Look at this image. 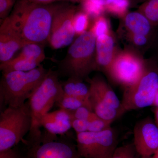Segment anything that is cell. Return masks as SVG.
I'll return each mask as SVG.
<instances>
[{"label": "cell", "instance_id": "6da1fadb", "mask_svg": "<svg viewBox=\"0 0 158 158\" xmlns=\"http://www.w3.org/2000/svg\"><path fill=\"white\" fill-rule=\"evenodd\" d=\"M59 6L19 0L8 17L26 44L44 45L48 42L53 17Z\"/></svg>", "mask_w": 158, "mask_h": 158}, {"label": "cell", "instance_id": "7a4b0ae2", "mask_svg": "<svg viewBox=\"0 0 158 158\" xmlns=\"http://www.w3.org/2000/svg\"><path fill=\"white\" fill-rule=\"evenodd\" d=\"M57 71L49 69L46 75L28 100L32 124L27 141L28 146L40 144L42 135L40 129L43 117L49 113L63 93Z\"/></svg>", "mask_w": 158, "mask_h": 158}, {"label": "cell", "instance_id": "3957f363", "mask_svg": "<svg viewBox=\"0 0 158 158\" xmlns=\"http://www.w3.org/2000/svg\"><path fill=\"white\" fill-rule=\"evenodd\" d=\"M96 37L88 30L70 44L64 59L59 61V75L83 81L97 70L95 54Z\"/></svg>", "mask_w": 158, "mask_h": 158}, {"label": "cell", "instance_id": "277c9868", "mask_svg": "<svg viewBox=\"0 0 158 158\" xmlns=\"http://www.w3.org/2000/svg\"><path fill=\"white\" fill-rule=\"evenodd\" d=\"M48 70L41 65L29 71L2 72L0 82L1 108L17 107L26 102Z\"/></svg>", "mask_w": 158, "mask_h": 158}, {"label": "cell", "instance_id": "5b68a950", "mask_svg": "<svg viewBox=\"0 0 158 158\" xmlns=\"http://www.w3.org/2000/svg\"><path fill=\"white\" fill-rule=\"evenodd\" d=\"M32 118L28 102L17 107H7L0 114V152L14 148L28 134Z\"/></svg>", "mask_w": 158, "mask_h": 158}, {"label": "cell", "instance_id": "8992f818", "mask_svg": "<svg viewBox=\"0 0 158 158\" xmlns=\"http://www.w3.org/2000/svg\"><path fill=\"white\" fill-rule=\"evenodd\" d=\"M158 91V73L146 67L144 73L135 84L125 88L117 118L128 111L152 106Z\"/></svg>", "mask_w": 158, "mask_h": 158}, {"label": "cell", "instance_id": "52a82bcc", "mask_svg": "<svg viewBox=\"0 0 158 158\" xmlns=\"http://www.w3.org/2000/svg\"><path fill=\"white\" fill-rule=\"evenodd\" d=\"M146 64L139 54L132 49L117 52L107 74L115 82L129 87L144 73Z\"/></svg>", "mask_w": 158, "mask_h": 158}, {"label": "cell", "instance_id": "ba28073f", "mask_svg": "<svg viewBox=\"0 0 158 158\" xmlns=\"http://www.w3.org/2000/svg\"><path fill=\"white\" fill-rule=\"evenodd\" d=\"M89 84L92 110L100 118L113 123L117 118L120 102L110 85L98 76L86 79Z\"/></svg>", "mask_w": 158, "mask_h": 158}, {"label": "cell", "instance_id": "9c48e42d", "mask_svg": "<svg viewBox=\"0 0 158 158\" xmlns=\"http://www.w3.org/2000/svg\"><path fill=\"white\" fill-rule=\"evenodd\" d=\"M117 135L112 127L98 132L77 134V147L83 158H110L116 148Z\"/></svg>", "mask_w": 158, "mask_h": 158}, {"label": "cell", "instance_id": "30bf717a", "mask_svg": "<svg viewBox=\"0 0 158 158\" xmlns=\"http://www.w3.org/2000/svg\"><path fill=\"white\" fill-rule=\"evenodd\" d=\"M76 8L72 6H59L54 13L48 42L54 49L70 45L75 37L73 20Z\"/></svg>", "mask_w": 158, "mask_h": 158}, {"label": "cell", "instance_id": "8fae6325", "mask_svg": "<svg viewBox=\"0 0 158 158\" xmlns=\"http://www.w3.org/2000/svg\"><path fill=\"white\" fill-rule=\"evenodd\" d=\"M27 158H83L77 145L66 141H44L28 146Z\"/></svg>", "mask_w": 158, "mask_h": 158}, {"label": "cell", "instance_id": "7c38bea8", "mask_svg": "<svg viewBox=\"0 0 158 158\" xmlns=\"http://www.w3.org/2000/svg\"><path fill=\"white\" fill-rule=\"evenodd\" d=\"M134 145L140 156H151L158 148V127L150 118L136 123L134 128Z\"/></svg>", "mask_w": 158, "mask_h": 158}, {"label": "cell", "instance_id": "4fadbf2b", "mask_svg": "<svg viewBox=\"0 0 158 158\" xmlns=\"http://www.w3.org/2000/svg\"><path fill=\"white\" fill-rule=\"evenodd\" d=\"M27 44L12 27L9 17L1 23L0 64L10 61Z\"/></svg>", "mask_w": 158, "mask_h": 158}, {"label": "cell", "instance_id": "5bb4252c", "mask_svg": "<svg viewBox=\"0 0 158 158\" xmlns=\"http://www.w3.org/2000/svg\"><path fill=\"white\" fill-rule=\"evenodd\" d=\"M41 125L48 134L42 137V142L56 140V135L65 134L72 128L70 113L62 109L49 112L43 117Z\"/></svg>", "mask_w": 158, "mask_h": 158}, {"label": "cell", "instance_id": "9a60e30c", "mask_svg": "<svg viewBox=\"0 0 158 158\" xmlns=\"http://www.w3.org/2000/svg\"><path fill=\"white\" fill-rule=\"evenodd\" d=\"M118 51L111 33L96 38L95 54L97 70L107 73Z\"/></svg>", "mask_w": 158, "mask_h": 158}, {"label": "cell", "instance_id": "2e32d148", "mask_svg": "<svg viewBox=\"0 0 158 158\" xmlns=\"http://www.w3.org/2000/svg\"><path fill=\"white\" fill-rule=\"evenodd\" d=\"M123 18L127 32L150 37L154 26L144 15L135 11L127 13Z\"/></svg>", "mask_w": 158, "mask_h": 158}, {"label": "cell", "instance_id": "e0dca14e", "mask_svg": "<svg viewBox=\"0 0 158 158\" xmlns=\"http://www.w3.org/2000/svg\"><path fill=\"white\" fill-rule=\"evenodd\" d=\"M112 123L98 117L89 121L75 119L73 122L72 127L77 134L86 132H98L111 127Z\"/></svg>", "mask_w": 158, "mask_h": 158}, {"label": "cell", "instance_id": "ac0fdd59", "mask_svg": "<svg viewBox=\"0 0 158 158\" xmlns=\"http://www.w3.org/2000/svg\"><path fill=\"white\" fill-rule=\"evenodd\" d=\"M63 92L70 96L89 99L90 89L83 81L68 78L65 81L61 82Z\"/></svg>", "mask_w": 158, "mask_h": 158}, {"label": "cell", "instance_id": "d6986e66", "mask_svg": "<svg viewBox=\"0 0 158 158\" xmlns=\"http://www.w3.org/2000/svg\"><path fill=\"white\" fill-rule=\"evenodd\" d=\"M56 105L59 109L68 111H73L82 107L88 108L92 110L90 100L70 96L65 94L64 92L59 98Z\"/></svg>", "mask_w": 158, "mask_h": 158}, {"label": "cell", "instance_id": "ffe728a7", "mask_svg": "<svg viewBox=\"0 0 158 158\" xmlns=\"http://www.w3.org/2000/svg\"><path fill=\"white\" fill-rule=\"evenodd\" d=\"M18 56L25 57L40 64L46 58L43 45L36 43L26 44L22 48Z\"/></svg>", "mask_w": 158, "mask_h": 158}, {"label": "cell", "instance_id": "44dd1931", "mask_svg": "<svg viewBox=\"0 0 158 158\" xmlns=\"http://www.w3.org/2000/svg\"><path fill=\"white\" fill-rule=\"evenodd\" d=\"M139 12L147 18L153 26L158 25V0H148L140 7Z\"/></svg>", "mask_w": 158, "mask_h": 158}, {"label": "cell", "instance_id": "7402d4cb", "mask_svg": "<svg viewBox=\"0 0 158 158\" xmlns=\"http://www.w3.org/2000/svg\"><path fill=\"white\" fill-rule=\"evenodd\" d=\"M90 17L83 11H76L73 17V24L76 35L78 37L87 31L89 26Z\"/></svg>", "mask_w": 158, "mask_h": 158}, {"label": "cell", "instance_id": "603a6c76", "mask_svg": "<svg viewBox=\"0 0 158 158\" xmlns=\"http://www.w3.org/2000/svg\"><path fill=\"white\" fill-rule=\"evenodd\" d=\"M90 30L96 38L111 33L108 19L102 15L94 19Z\"/></svg>", "mask_w": 158, "mask_h": 158}, {"label": "cell", "instance_id": "cb8c5ba5", "mask_svg": "<svg viewBox=\"0 0 158 158\" xmlns=\"http://www.w3.org/2000/svg\"><path fill=\"white\" fill-rule=\"evenodd\" d=\"M129 0H115L105 6L106 11L118 17H124L129 6Z\"/></svg>", "mask_w": 158, "mask_h": 158}, {"label": "cell", "instance_id": "d4e9b609", "mask_svg": "<svg viewBox=\"0 0 158 158\" xmlns=\"http://www.w3.org/2000/svg\"><path fill=\"white\" fill-rule=\"evenodd\" d=\"M83 11L89 15V17L94 19L102 15L106 8L105 6L98 5L90 0H82Z\"/></svg>", "mask_w": 158, "mask_h": 158}, {"label": "cell", "instance_id": "484cf974", "mask_svg": "<svg viewBox=\"0 0 158 158\" xmlns=\"http://www.w3.org/2000/svg\"><path fill=\"white\" fill-rule=\"evenodd\" d=\"M68 112L70 113L71 120L73 119H77L89 121L96 119L99 117L93 110L85 107H82L76 110Z\"/></svg>", "mask_w": 158, "mask_h": 158}, {"label": "cell", "instance_id": "4316f807", "mask_svg": "<svg viewBox=\"0 0 158 158\" xmlns=\"http://www.w3.org/2000/svg\"><path fill=\"white\" fill-rule=\"evenodd\" d=\"M126 38L128 41L133 46L136 48H144L148 44L150 37L132 34L126 32Z\"/></svg>", "mask_w": 158, "mask_h": 158}, {"label": "cell", "instance_id": "83f0119b", "mask_svg": "<svg viewBox=\"0 0 158 158\" xmlns=\"http://www.w3.org/2000/svg\"><path fill=\"white\" fill-rule=\"evenodd\" d=\"M16 0H0V18L1 23L9 16V14Z\"/></svg>", "mask_w": 158, "mask_h": 158}, {"label": "cell", "instance_id": "f1b7e54d", "mask_svg": "<svg viewBox=\"0 0 158 158\" xmlns=\"http://www.w3.org/2000/svg\"><path fill=\"white\" fill-rule=\"evenodd\" d=\"M132 144L116 148L110 158H126Z\"/></svg>", "mask_w": 158, "mask_h": 158}, {"label": "cell", "instance_id": "f546056e", "mask_svg": "<svg viewBox=\"0 0 158 158\" xmlns=\"http://www.w3.org/2000/svg\"><path fill=\"white\" fill-rule=\"evenodd\" d=\"M0 158H27L15 148H12L0 152Z\"/></svg>", "mask_w": 158, "mask_h": 158}, {"label": "cell", "instance_id": "4dcf8cb0", "mask_svg": "<svg viewBox=\"0 0 158 158\" xmlns=\"http://www.w3.org/2000/svg\"><path fill=\"white\" fill-rule=\"evenodd\" d=\"M139 156H140L136 151L134 144H132L126 158H138Z\"/></svg>", "mask_w": 158, "mask_h": 158}, {"label": "cell", "instance_id": "1f68e13d", "mask_svg": "<svg viewBox=\"0 0 158 158\" xmlns=\"http://www.w3.org/2000/svg\"><path fill=\"white\" fill-rule=\"evenodd\" d=\"M28 1L32 2L37 3V4L48 5V4H51V3L56 2V1H63V0H28Z\"/></svg>", "mask_w": 158, "mask_h": 158}, {"label": "cell", "instance_id": "d6a6232c", "mask_svg": "<svg viewBox=\"0 0 158 158\" xmlns=\"http://www.w3.org/2000/svg\"><path fill=\"white\" fill-rule=\"evenodd\" d=\"M90 1L96 3L97 4L101 5V6L105 7L107 5L113 2L115 0H90Z\"/></svg>", "mask_w": 158, "mask_h": 158}, {"label": "cell", "instance_id": "836d02e7", "mask_svg": "<svg viewBox=\"0 0 158 158\" xmlns=\"http://www.w3.org/2000/svg\"><path fill=\"white\" fill-rule=\"evenodd\" d=\"M153 105L156 106L157 108H158V91L156 94L155 98Z\"/></svg>", "mask_w": 158, "mask_h": 158}, {"label": "cell", "instance_id": "e575fe53", "mask_svg": "<svg viewBox=\"0 0 158 158\" xmlns=\"http://www.w3.org/2000/svg\"><path fill=\"white\" fill-rule=\"evenodd\" d=\"M155 116L156 125L158 127V108H157L155 110Z\"/></svg>", "mask_w": 158, "mask_h": 158}, {"label": "cell", "instance_id": "d590c367", "mask_svg": "<svg viewBox=\"0 0 158 158\" xmlns=\"http://www.w3.org/2000/svg\"><path fill=\"white\" fill-rule=\"evenodd\" d=\"M153 158H158V148L157 150L156 151L155 153L153 155Z\"/></svg>", "mask_w": 158, "mask_h": 158}, {"label": "cell", "instance_id": "8d00e7d4", "mask_svg": "<svg viewBox=\"0 0 158 158\" xmlns=\"http://www.w3.org/2000/svg\"><path fill=\"white\" fill-rule=\"evenodd\" d=\"M141 158H153L151 156H141Z\"/></svg>", "mask_w": 158, "mask_h": 158}, {"label": "cell", "instance_id": "74e56055", "mask_svg": "<svg viewBox=\"0 0 158 158\" xmlns=\"http://www.w3.org/2000/svg\"><path fill=\"white\" fill-rule=\"evenodd\" d=\"M71 1H73V0H71Z\"/></svg>", "mask_w": 158, "mask_h": 158}]
</instances>
